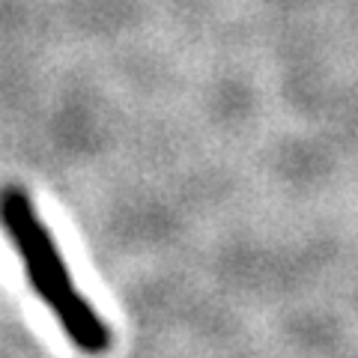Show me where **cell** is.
<instances>
[{
	"label": "cell",
	"mask_w": 358,
	"mask_h": 358,
	"mask_svg": "<svg viewBox=\"0 0 358 358\" xmlns=\"http://www.w3.org/2000/svg\"><path fill=\"white\" fill-rule=\"evenodd\" d=\"M3 221H6L9 236H13V245L18 248L21 260H24V272L33 293L48 305L54 320L60 322L63 334L72 341L78 352H84L90 358L105 355L110 350V341H114L108 322L78 293L57 242H54L51 230L42 224L39 212L24 188L18 185L6 188Z\"/></svg>",
	"instance_id": "obj_1"
}]
</instances>
